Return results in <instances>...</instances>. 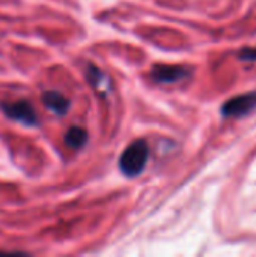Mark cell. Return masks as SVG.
Returning a JSON list of instances; mask_svg holds the SVG:
<instances>
[{
	"label": "cell",
	"mask_w": 256,
	"mask_h": 257,
	"mask_svg": "<svg viewBox=\"0 0 256 257\" xmlns=\"http://www.w3.org/2000/svg\"><path fill=\"white\" fill-rule=\"evenodd\" d=\"M148 157H149V148H148L146 142L142 139L134 140L122 152V155L119 158V169L128 178L137 176L146 167Z\"/></svg>",
	"instance_id": "1"
},
{
	"label": "cell",
	"mask_w": 256,
	"mask_h": 257,
	"mask_svg": "<svg viewBox=\"0 0 256 257\" xmlns=\"http://www.w3.org/2000/svg\"><path fill=\"white\" fill-rule=\"evenodd\" d=\"M0 108L5 113V116H8L9 119L20 122L26 126H36L38 125V116L35 113L33 105L26 101V99H20V101H3L0 102Z\"/></svg>",
	"instance_id": "2"
},
{
	"label": "cell",
	"mask_w": 256,
	"mask_h": 257,
	"mask_svg": "<svg viewBox=\"0 0 256 257\" xmlns=\"http://www.w3.org/2000/svg\"><path fill=\"white\" fill-rule=\"evenodd\" d=\"M256 108V92L238 95L235 98H231L225 102L222 107V113L226 117H240L249 114L252 110Z\"/></svg>",
	"instance_id": "3"
},
{
	"label": "cell",
	"mask_w": 256,
	"mask_h": 257,
	"mask_svg": "<svg viewBox=\"0 0 256 257\" xmlns=\"http://www.w3.org/2000/svg\"><path fill=\"white\" fill-rule=\"evenodd\" d=\"M151 74L152 78L158 83H177L186 78L190 72L189 69L177 65H155Z\"/></svg>",
	"instance_id": "4"
},
{
	"label": "cell",
	"mask_w": 256,
	"mask_h": 257,
	"mask_svg": "<svg viewBox=\"0 0 256 257\" xmlns=\"http://www.w3.org/2000/svg\"><path fill=\"white\" fill-rule=\"evenodd\" d=\"M42 104L53 113L56 114H66L69 107H71V102L68 98H65L60 92L57 90H47L42 93Z\"/></svg>",
	"instance_id": "5"
},
{
	"label": "cell",
	"mask_w": 256,
	"mask_h": 257,
	"mask_svg": "<svg viewBox=\"0 0 256 257\" xmlns=\"http://www.w3.org/2000/svg\"><path fill=\"white\" fill-rule=\"evenodd\" d=\"M88 142V133L80 126H72L65 134V143L72 149H80Z\"/></svg>",
	"instance_id": "6"
},
{
	"label": "cell",
	"mask_w": 256,
	"mask_h": 257,
	"mask_svg": "<svg viewBox=\"0 0 256 257\" xmlns=\"http://www.w3.org/2000/svg\"><path fill=\"white\" fill-rule=\"evenodd\" d=\"M241 59L244 60H256V48H246L241 51Z\"/></svg>",
	"instance_id": "7"
}]
</instances>
